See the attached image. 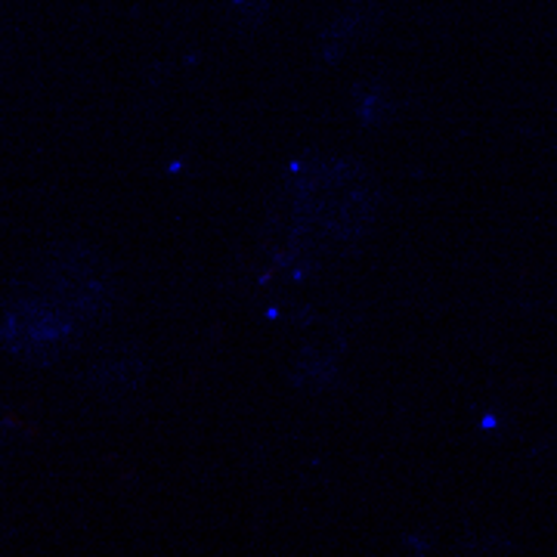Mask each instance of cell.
<instances>
[{
    "instance_id": "1",
    "label": "cell",
    "mask_w": 557,
    "mask_h": 557,
    "mask_svg": "<svg viewBox=\"0 0 557 557\" xmlns=\"http://www.w3.org/2000/svg\"><path fill=\"white\" fill-rule=\"evenodd\" d=\"M381 218V186L350 156H307L282 177L270 211V258L278 270L310 273L359 248Z\"/></svg>"
},
{
    "instance_id": "2",
    "label": "cell",
    "mask_w": 557,
    "mask_h": 557,
    "mask_svg": "<svg viewBox=\"0 0 557 557\" xmlns=\"http://www.w3.org/2000/svg\"><path fill=\"white\" fill-rule=\"evenodd\" d=\"M40 282L44 292L75 319L78 332L100 329L115 313V300H119L115 276L100 251L87 245L65 242L50 248L40 263Z\"/></svg>"
},
{
    "instance_id": "3",
    "label": "cell",
    "mask_w": 557,
    "mask_h": 557,
    "mask_svg": "<svg viewBox=\"0 0 557 557\" xmlns=\"http://www.w3.org/2000/svg\"><path fill=\"white\" fill-rule=\"evenodd\" d=\"M75 338V319L47 292L13 298L0 313V344L28 366H53Z\"/></svg>"
},
{
    "instance_id": "4",
    "label": "cell",
    "mask_w": 557,
    "mask_h": 557,
    "mask_svg": "<svg viewBox=\"0 0 557 557\" xmlns=\"http://www.w3.org/2000/svg\"><path fill=\"white\" fill-rule=\"evenodd\" d=\"M84 381L100 403L112 409H124L143 394L149 381V362H146V354L134 344H115L87 366Z\"/></svg>"
},
{
    "instance_id": "5",
    "label": "cell",
    "mask_w": 557,
    "mask_h": 557,
    "mask_svg": "<svg viewBox=\"0 0 557 557\" xmlns=\"http://www.w3.org/2000/svg\"><path fill=\"white\" fill-rule=\"evenodd\" d=\"M379 20L381 13L379 7H375V0L350 3L344 13H338L335 20L322 28V35H319V60L325 62V65H335V62L344 60L359 40H366L375 32Z\"/></svg>"
},
{
    "instance_id": "6",
    "label": "cell",
    "mask_w": 557,
    "mask_h": 557,
    "mask_svg": "<svg viewBox=\"0 0 557 557\" xmlns=\"http://www.w3.org/2000/svg\"><path fill=\"white\" fill-rule=\"evenodd\" d=\"M341 375V354L325 344H307L292 366V384L304 394L329 391Z\"/></svg>"
},
{
    "instance_id": "7",
    "label": "cell",
    "mask_w": 557,
    "mask_h": 557,
    "mask_svg": "<svg viewBox=\"0 0 557 557\" xmlns=\"http://www.w3.org/2000/svg\"><path fill=\"white\" fill-rule=\"evenodd\" d=\"M354 109L366 127H381L397 115L394 94L379 81H366V84L354 87Z\"/></svg>"
},
{
    "instance_id": "8",
    "label": "cell",
    "mask_w": 557,
    "mask_h": 557,
    "mask_svg": "<svg viewBox=\"0 0 557 557\" xmlns=\"http://www.w3.org/2000/svg\"><path fill=\"white\" fill-rule=\"evenodd\" d=\"M270 13V0H233L230 3V20L236 28H258Z\"/></svg>"
}]
</instances>
